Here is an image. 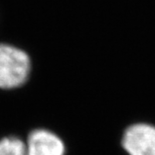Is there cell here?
I'll return each mask as SVG.
<instances>
[{
    "instance_id": "1",
    "label": "cell",
    "mask_w": 155,
    "mask_h": 155,
    "mask_svg": "<svg viewBox=\"0 0 155 155\" xmlns=\"http://www.w3.org/2000/svg\"><path fill=\"white\" fill-rule=\"evenodd\" d=\"M30 59L23 50L0 44V88L14 89L25 83L30 73Z\"/></svg>"
},
{
    "instance_id": "2",
    "label": "cell",
    "mask_w": 155,
    "mask_h": 155,
    "mask_svg": "<svg viewBox=\"0 0 155 155\" xmlns=\"http://www.w3.org/2000/svg\"><path fill=\"white\" fill-rule=\"evenodd\" d=\"M122 145L129 155H155V126L147 123L131 125L125 130Z\"/></svg>"
},
{
    "instance_id": "3",
    "label": "cell",
    "mask_w": 155,
    "mask_h": 155,
    "mask_svg": "<svg viewBox=\"0 0 155 155\" xmlns=\"http://www.w3.org/2000/svg\"><path fill=\"white\" fill-rule=\"evenodd\" d=\"M65 143L57 134L47 129H36L28 135L25 155H65Z\"/></svg>"
},
{
    "instance_id": "4",
    "label": "cell",
    "mask_w": 155,
    "mask_h": 155,
    "mask_svg": "<svg viewBox=\"0 0 155 155\" xmlns=\"http://www.w3.org/2000/svg\"><path fill=\"white\" fill-rule=\"evenodd\" d=\"M0 155H25V142L15 136L0 139Z\"/></svg>"
}]
</instances>
